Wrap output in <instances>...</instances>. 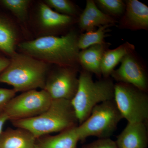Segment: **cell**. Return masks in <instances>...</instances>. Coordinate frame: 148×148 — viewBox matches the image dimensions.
Listing matches in <instances>:
<instances>
[{"instance_id":"d4e9b609","label":"cell","mask_w":148,"mask_h":148,"mask_svg":"<svg viewBox=\"0 0 148 148\" xmlns=\"http://www.w3.org/2000/svg\"><path fill=\"white\" fill-rule=\"evenodd\" d=\"M10 60L0 56V73H2L8 66Z\"/></svg>"},{"instance_id":"44dd1931","label":"cell","mask_w":148,"mask_h":148,"mask_svg":"<svg viewBox=\"0 0 148 148\" xmlns=\"http://www.w3.org/2000/svg\"><path fill=\"white\" fill-rule=\"evenodd\" d=\"M30 1L28 0H2L1 3L18 18L24 19L27 13Z\"/></svg>"},{"instance_id":"6da1fadb","label":"cell","mask_w":148,"mask_h":148,"mask_svg":"<svg viewBox=\"0 0 148 148\" xmlns=\"http://www.w3.org/2000/svg\"><path fill=\"white\" fill-rule=\"evenodd\" d=\"M79 36L74 32L61 37L46 36L18 45L24 54L61 67H75L78 64Z\"/></svg>"},{"instance_id":"484cf974","label":"cell","mask_w":148,"mask_h":148,"mask_svg":"<svg viewBox=\"0 0 148 148\" xmlns=\"http://www.w3.org/2000/svg\"><path fill=\"white\" fill-rule=\"evenodd\" d=\"M9 120L8 117L4 112L0 115V136L3 132V128L6 122Z\"/></svg>"},{"instance_id":"7a4b0ae2","label":"cell","mask_w":148,"mask_h":148,"mask_svg":"<svg viewBox=\"0 0 148 148\" xmlns=\"http://www.w3.org/2000/svg\"><path fill=\"white\" fill-rule=\"evenodd\" d=\"M16 128L26 129L38 138L78 126L71 101L52 100L45 111L34 117L12 121Z\"/></svg>"},{"instance_id":"3957f363","label":"cell","mask_w":148,"mask_h":148,"mask_svg":"<svg viewBox=\"0 0 148 148\" xmlns=\"http://www.w3.org/2000/svg\"><path fill=\"white\" fill-rule=\"evenodd\" d=\"M48 69L45 62L24 53L11 56L8 66L0 74V83L12 86L16 92L43 89Z\"/></svg>"},{"instance_id":"603a6c76","label":"cell","mask_w":148,"mask_h":148,"mask_svg":"<svg viewBox=\"0 0 148 148\" xmlns=\"http://www.w3.org/2000/svg\"><path fill=\"white\" fill-rule=\"evenodd\" d=\"M16 92L13 88H0V115L4 112L8 104L16 95Z\"/></svg>"},{"instance_id":"7402d4cb","label":"cell","mask_w":148,"mask_h":148,"mask_svg":"<svg viewBox=\"0 0 148 148\" xmlns=\"http://www.w3.org/2000/svg\"><path fill=\"white\" fill-rule=\"evenodd\" d=\"M46 4L55 9L58 13L72 16L77 13L76 8L68 0H47Z\"/></svg>"},{"instance_id":"e0dca14e","label":"cell","mask_w":148,"mask_h":148,"mask_svg":"<svg viewBox=\"0 0 148 148\" xmlns=\"http://www.w3.org/2000/svg\"><path fill=\"white\" fill-rule=\"evenodd\" d=\"M39 16L41 24L44 27L49 29L65 27L73 21L72 16L54 11L45 3L40 5Z\"/></svg>"},{"instance_id":"5bb4252c","label":"cell","mask_w":148,"mask_h":148,"mask_svg":"<svg viewBox=\"0 0 148 148\" xmlns=\"http://www.w3.org/2000/svg\"><path fill=\"white\" fill-rule=\"evenodd\" d=\"M106 42L96 45L80 51L78 56L79 64L83 70L101 77V65L103 53L110 45Z\"/></svg>"},{"instance_id":"8992f818","label":"cell","mask_w":148,"mask_h":148,"mask_svg":"<svg viewBox=\"0 0 148 148\" xmlns=\"http://www.w3.org/2000/svg\"><path fill=\"white\" fill-rule=\"evenodd\" d=\"M114 100L123 118L128 123H145L148 119V96L147 92L131 85L114 84Z\"/></svg>"},{"instance_id":"ac0fdd59","label":"cell","mask_w":148,"mask_h":148,"mask_svg":"<svg viewBox=\"0 0 148 148\" xmlns=\"http://www.w3.org/2000/svg\"><path fill=\"white\" fill-rule=\"evenodd\" d=\"M16 34L10 23L0 17V50L8 55H13L15 52Z\"/></svg>"},{"instance_id":"52a82bcc","label":"cell","mask_w":148,"mask_h":148,"mask_svg":"<svg viewBox=\"0 0 148 148\" xmlns=\"http://www.w3.org/2000/svg\"><path fill=\"white\" fill-rule=\"evenodd\" d=\"M52 101L43 89L28 90L12 98L8 104L4 113L11 121L31 118L46 110Z\"/></svg>"},{"instance_id":"ba28073f","label":"cell","mask_w":148,"mask_h":148,"mask_svg":"<svg viewBox=\"0 0 148 148\" xmlns=\"http://www.w3.org/2000/svg\"><path fill=\"white\" fill-rule=\"evenodd\" d=\"M59 67L47 78L43 89L52 100L71 101L78 86L77 70L76 67Z\"/></svg>"},{"instance_id":"d6986e66","label":"cell","mask_w":148,"mask_h":148,"mask_svg":"<svg viewBox=\"0 0 148 148\" xmlns=\"http://www.w3.org/2000/svg\"><path fill=\"white\" fill-rule=\"evenodd\" d=\"M112 25H106L99 27L96 31L86 32L79 36L78 45L80 50H83L91 46L105 43L107 33Z\"/></svg>"},{"instance_id":"5b68a950","label":"cell","mask_w":148,"mask_h":148,"mask_svg":"<svg viewBox=\"0 0 148 148\" xmlns=\"http://www.w3.org/2000/svg\"><path fill=\"white\" fill-rule=\"evenodd\" d=\"M122 119L114 100L98 104L87 119L77 126L79 141H84L90 136L110 138Z\"/></svg>"},{"instance_id":"2e32d148","label":"cell","mask_w":148,"mask_h":148,"mask_svg":"<svg viewBox=\"0 0 148 148\" xmlns=\"http://www.w3.org/2000/svg\"><path fill=\"white\" fill-rule=\"evenodd\" d=\"M135 51V46L128 42H126L114 49H107L103 53L101 60L102 75L105 78H108L117 65L121 62L125 56Z\"/></svg>"},{"instance_id":"277c9868","label":"cell","mask_w":148,"mask_h":148,"mask_svg":"<svg viewBox=\"0 0 148 148\" xmlns=\"http://www.w3.org/2000/svg\"><path fill=\"white\" fill-rule=\"evenodd\" d=\"M114 84L108 78L94 81L92 75L83 70L79 76L77 90L71 101L79 125L100 103L114 100Z\"/></svg>"},{"instance_id":"7c38bea8","label":"cell","mask_w":148,"mask_h":148,"mask_svg":"<svg viewBox=\"0 0 148 148\" xmlns=\"http://www.w3.org/2000/svg\"><path fill=\"white\" fill-rule=\"evenodd\" d=\"M79 26L82 31H95V28L106 25H115V18L103 12L92 0H87L84 10L79 15Z\"/></svg>"},{"instance_id":"4fadbf2b","label":"cell","mask_w":148,"mask_h":148,"mask_svg":"<svg viewBox=\"0 0 148 148\" xmlns=\"http://www.w3.org/2000/svg\"><path fill=\"white\" fill-rule=\"evenodd\" d=\"M77 126L59 132L57 135H45L37 138L35 148H77L79 141Z\"/></svg>"},{"instance_id":"9c48e42d","label":"cell","mask_w":148,"mask_h":148,"mask_svg":"<svg viewBox=\"0 0 148 148\" xmlns=\"http://www.w3.org/2000/svg\"><path fill=\"white\" fill-rule=\"evenodd\" d=\"M134 52L125 56L119 68L114 70L111 76L117 82L131 85L147 92L148 88L147 72Z\"/></svg>"},{"instance_id":"ffe728a7","label":"cell","mask_w":148,"mask_h":148,"mask_svg":"<svg viewBox=\"0 0 148 148\" xmlns=\"http://www.w3.org/2000/svg\"><path fill=\"white\" fill-rule=\"evenodd\" d=\"M95 2L103 12L114 18L121 17L125 10V2L122 0H96Z\"/></svg>"},{"instance_id":"cb8c5ba5","label":"cell","mask_w":148,"mask_h":148,"mask_svg":"<svg viewBox=\"0 0 148 148\" xmlns=\"http://www.w3.org/2000/svg\"><path fill=\"white\" fill-rule=\"evenodd\" d=\"M82 148H118L115 142L110 138L99 139Z\"/></svg>"},{"instance_id":"30bf717a","label":"cell","mask_w":148,"mask_h":148,"mask_svg":"<svg viewBox=\"0 0 148 148\" xmlns=\"http://www.w3.org/2000/svg\"><path fill=\"white\" fill-rule=\"evenodd\" d=\"M125 3V10L119 24L120 29L148 30L147 6L138 0H127Z\"/></svg>"},{"instance_id":"9a60e30c","label":"cell","mask_w":148,"mask_h":148,"mask_svg":"<svg viewBox=\"0 0 148 148\" xmlns=\"http://www.w3.org/2000/svg\"><path fill=\"white\" fill-rule=\"evenodd\" d=\"M36 140L27 130L8 128L0 136V148H35Z\"/></svg>"},{"instance_id":"8fae6325","label":"cell","mask_w":148,"mask_h":148,"mask_svg":"<svg viewBox=\"0 0 148 148\" xmlns=\"http://www.w3.org/2000/svg\"><path fill=\"white\" fill-rule=\"evenodd\" d=\"M115 142L118 148H147L148 138L146 123H128Z\"/></svg>"}]
</instances>
